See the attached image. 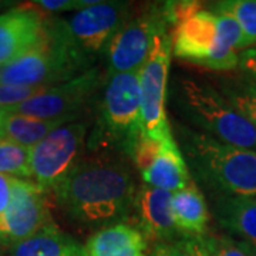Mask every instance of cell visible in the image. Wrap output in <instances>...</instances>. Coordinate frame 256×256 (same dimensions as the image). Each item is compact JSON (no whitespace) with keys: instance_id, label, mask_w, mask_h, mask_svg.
<instances>
[{"instance_id":"cell-1","label":"cell","mask_w":256,"mask_h":256,"mask_svg":"<svg viewBox=\"0 0 256 256\" xmlns=\"http://www.w3.org/2000/svg\"><path fill=\"white\" fill-rule=\"evenodd\" d=\"M137 188L128 160L90 154L82 156L54 195L70 220L97 232L130 220Z\"/></svg>"},{"instance_id":"cell-2","label":"cell","mask_w":256,"mask_h":256,"mask_svg":"<svg viewBox=\"0 0 256 256\" xmlns=\"http://www.w3.org/2000/svg\"><path fill=\"white\" fill-rule=\"evenodd\" d=\"M172 134L192 181L210 196L256 198V151L224 144L180 121Z\"/></svg>"},{"instance_id":"cell-3","label":"cell","mask_w":256,"mask_h":256,"mask_svg":"<svg viewBox=\"0 0 256 256\" xmlns=\"http://www.w3.org/2000/svg\"><path fill=\"white\" fill-rule=\"evenodd\" d=\"M94 111V124L87 136V150L92 154L117 156L131 161L144 134L140 70L108 76Z\"/></svg>"},{"instance_id":"cell-4","label":"cell","mask_w":256,"mask_h":256,"mask_svg":"<svg viewBox=\"0 0 256 256\" xmlns=\"http://www.w3.org/2000/svg\"><path fill=\"white\" fill-rule=\"evenodd\" d=\"M171 100L182 124L224 144L256 151L255 128L208 82L181 77L172 86Z\"/></svg>"},{"instance_id":"cell-5","label":"cell","mask_w":256,"mask_h":256,"mask_svg":"<svg viewBox=\"0 0 256 256\" xmlns=\"http://www.w3.org/2000/svg\"><path fill=\"white\" fill-rule=\"evenodd\" d=\"M134 6L128 2H102L78 10L70 18L48 20V26L86 72L104 58L106 50L124 26Z\"/></svg>"},{"instance_id":"cell-6","label":"cell","mask_w":256,"mask_h":256,"mask_svg":"<svg viewBox=\"0 0 256 256\" xmlns=\"http://www.w3.org/2000/svg\"><path fill=\"white\" fill-rule=\"evenodd\" d=\"M82 73L86 70L47 26L46 37L38 44L0 68V86L50 87Z\"/></svg>"},{"instance_id":"cell-7","label":"cell","mask_w":256,"mask_h":256,"mask_svg":"<svg viewBox=\"0 0 256 256\" xmlns=\"http://www.w3.org/2000/svg\"><path fill=\"white\" fill-rule=\"evenodd\" d=\"M164 30H172V28L165 18L162 3H146L132 10L106 50L107 77L138 72L151 53L156 34Z\"/></svg>"},{"instance_id":"cell-8","label":"cell","mask_w":256,"mask_h":256,"mask_svg":"<svg viewBox=\"0 0 256 256\" xmlns=\"http://www.w3.org/2000/svg\"><path fill=\"white\" fill-rule=\"evenodd\" d=\"M106 80V72L96 66L68 82L47 87L36 97L12 107L9 111L34 118L74 122L82 118L86 111L96 107Z\"/></svg>"},{"instance_id":"cell-9","label":"cell","mask_w":256,"mask_h":256,"mask_svg":"<svg viewBox=\"0 0 256 256\" xmlns=\"http://www.w3.org/2000/svg\"><path fill=\"white\" fill-rule=\"evenodd\" d=\"M88 122L74 121L57 128L30 150L32 180L44 191L54 192L84 156Z\"/></svg>"},{"instance_id":"cell-10","label":"cell","mask_w":256,"mask_h":256,"mask_svg":"<svg viewBox=\"0 0 256 256\" xmlns=\"http://www.w3.org/2000/svg\"><path fill=\"white\" fill-rule=\"evenodd\" d=\"M171 33V30H164L156 34L151 53L140 68L141 126L144 134L156 141H162L172 136L165 110L172 53Z\"/></svg>"},{"instance_id":"cell-11","label":"cell","mask_w":256,"mask_h":256,"mask_svg":"<svg viewBox=\"0 0 256 256\" xmlns=\"http://www.w3.org/2000/svg\"><path fill=\"white\" fill-rule=\"evenodd\" d=\"M50 225L54 222L47 192L33 181L16 178L12 201L0 215V242L13 246Z\"/></svg>"},{"instance_id":"cell-12","label":"cell","mask_w":256,"mask_h":256,"mask_svg":"<svg viewBox=\"0 0 256 256\" xmlns=\"http://www.w3.org/2000/svg\"><path fill=\"white\" fill-rule=\"evenodd\" d=\"M48 16L33 3L0 13V68L28 53L47 34Z\"/></svg>"},{"instance_id":"cell-13","label":"cell","mask_w":256,"mask_h":256,"mask_svg":"<svg viewBox=\"0 0 256 256\" xmlns=\"http://www.w3.org/2000/svg\"><path fill=\"white\" fill-rule=\"evenodd\" d=\"M130 220H134L131 225L136 226L146 240L154 242V245L182 239L172 214V192L146 184L138 185Z\"/></svg>"},{"instance_id":"cell-14","label":"cell","mask_w":256,"mask_h":256,"mask_svg":"<svg viewBox=\"0 0 256 256\" xmlns=\"http://www.w3.org/2000/svg\"><path fill=\"white\" fill-rule=\"evenodd\" d=\"M218 40V20L214 12L204 9L178 23L171 33L172 53L194 66L205 67Z\"/></svg>"},{"instance_id":"cell-15","label":"cell","mask_w":256,"mask_h":256,"mask_svg":"<svg viewBox=\"0 0 256 256\" xmlns=\"http://www.w3.org/2000/svg\"><path fill=\"white\" fill-rule=\"evenodd\" d=\"M214 218L230 238L256 250V198L210 196Z\"/></svg>"},{"instance_id":"cell-16","label":"cell","mask_w":256,"mask_h":256,"mask_svg":"<svg viewBox=\"0 0 256 256\" xmlns=\"http://www.w3.org/2000/svg\"><path fill=\"white\" fill-rule=\"evenodd\" d=\"M142 181L150 186L168 192L180 191L191 182L192 178L181 148L174 134L161 141V150L151 166L144 171Z\"/></svg>"},{"instance_id":"cell-17","label":"cell","mask_w":256,"mask_h":256,"mask_svg":"<svg viewBox=\"0 0 256 256\" xmlns=\"http://www.w3.org/2000/svg\"><path fill=\"white\" fill-rule=\"evenodd\" d=\"M172 214L182 239L200 238L208 234L210 212L208 202L196 184L172 192Z\"/></svg>"},{"instance_id":"cell-18","label":"cell","mask_w":256,"mask_h":256,"mask_svg":"<svg viewBox=\"0 0 256 256\" xmlns=\"http://www.w3.org/2000/svg\"><path fill=\"white\" fill-rule=\"evenodd\" d=\"M86 249L88 256H148V240L126 222L94 232Z\"/></svg>"},{"instance_id":"cell-19","label":"cell","mask_w":256,"mask_h":256,"mask_svg":"<svg viewBox=\"0 0 256 256\" xmlns=\"http://www.w3.org/2000/svg\"><path fill=\"white\" fill-rule=\"evenodd\" d=\"M9 256H88L84 245L56 225L13 245Z\"/></svg>"},{"instance_id":"cell-20","label":"cell","mask_w":256,"mask_h":256,"mask_svg":"<svg viewBox=\"0 0 256 256\" xmlns=\"http://www.w3.org/2000/svg\"><path fill=\"white\" fill-rule=\"evenodd\" d=\"M70 124L67 120H42L9 112L4 122V138L18 146L33 148L57 128Z\"/></svg>"},{"instance_id":"cell-21","label":"cell","mask_w":256,"mask_h":256,"mask_svg":"<svg viewBox=\"0 0 256 256\" xmlns=\"http://www.w3.org/2000/svg\"><path fill=\"white\" fill-rule=\"evenodd\" d=\"M230 106L256 130V82L242 77L220 78L216 87Z\"/></svg>"},{"instance_id":"cell-22","label":"cell","mask_w":256,"mask_h":256,"mask_svg":"<svg viewBox=\"0 0 256 256\" xmlns=\"http://www.w3.org/2000/svg\"><path fill=\"white\" fill-rule=\"evenodd\" d=\"M212 4L236 20L244 34L245 50L256 46V0H225Z\"/></svg>"},{"instance_id":"cell-23","label":"cell","mask_w":256,"mask_h":256,"mask_svg":"<svg viewBox=\"0 0 256 256\" xmlns=\"http://www.w3.org/2000/svg\"><path fill=\"white\" fill-rule=\"evenodd\" d=\"M0 174L18 180L32 178L30 148L18 146L10 140H0Z\"/></svg>"},{"instance_id":"cell-24","label":"cell","mask_w":256,"mask_h":256,"mask_svg":"<svg viewBox=\"0 0 256 256\" xmlns=\"http://www.w3.org/2000/svg\"><path fill=\"white\" fill-rule=\"evenodd\" d=\"M204 246L212 256H256V250L225 235L206 234L200 236Z\"/></svg>"},{"instance_id":"cell-25","label":"cell","mask_w":256,"mask_h":256,"mask_svg":"<svg viewBox=\"0 0 256 256\" xmlns=\"http://www.w3.org/2000/svg\"><path fill=\"white\" fill-rule=\"evenodd\" d=\"M160 150H161V141H156V140L148 137L146 134L141 136L137 146L134 150L132 158H131V162L136 165L140 174H142L151 166V164L154 162V160L158 156Z\"/></svg>"},{"instance_id":"cell-26","label":"cell","mask_w":256,"mask_h":256,"mask_svg":"<svg viewBox=\"0 0 256 256\" xmlns=\"http://www.w3.org/2000/svg\"><path fill=\"white\" fill-rule=\"evenodd\" d=\"M47 87L37 86H0V106L8 108L16 107L18 104L36 97L37 94L44 92Z\"/></svg>"},{"instance_id":"cell-27","label":"cell","mask_w":256,"mask_h":256,"mask_svg":"<svg viewBox=\"0 0 256 256\" xmlns=\"http://www.w3.org/2000/svg\"><path fill=\"white\" fill-rule=\"evenodd\" d=\"M100 3V0H37L33 4L43 13L46 12L48 14L53 13H63V12H78Z\"/></svg>"},{"instance_id":"cell-28","label":"cell","mask_w":256,"mask_h":256,"mask_svg":"<svg viewBox=\"0 0 256 256\" xmlns=\"http://www.w3.org/2000/svg\"><path fill=\"white\" fill-rule=\"evenodd\" d=\"M150 256H194L184 245V240L160 242L152 246Z\"/></svg>"},{"instance_id":"cell-29","label":"cell","mask_w":256,"mask_h":256,"mask_svg":"<svg viewBox=\"0 0 256 256\" xmlns=\"http://www.w3.org/2000/svg\"><path fill=\"white\" fill-rule=\"evenodd\" d=\"M238 67L245 77L256 82V46L239 53Z\"/></svg>"},{"instance_id":"cell-30","label":"cell","mask_w":256,"mask_h":256,"mask_svg":"<svg viewBox=\"0 0 256 256\" xmlns=\"http://www.w3.org/2000/svg\"><path fill=\"white\" fill-rule=\"evenodd\" d=\"M14 180L16 178H13V176L0 174V215L8 210L10 201H12Z\"/></svg>"},{"instance_id":"cell-31","label":"cell","mask_w":256,"mask_h":256,"mask_svg":"<svg viewBox=\"0 0 256 256\" xmlns=\"http://www.w3.org/2000/svg\"><path fill=\"white\" fill-rule=\"evenodd\" d=\"M184 245L191 252L194 256H212L208 252V249L204 246L202 240L200 238H188L182 239Z\"/></svg>"},{"instance_id":"cell-32","label":"cell","mask_w":256,"mask_h":256,"mask_svg":"<svg viewBox=\"0 0 256 256\" xmlns=\"http://www.w3.org/2000/svg\"><path fill=\"white\" fill-rule=\"evenodd\" d=\"M9 108L4 107V106H0V140L4 138V122H6V118L9 116Z\"/></svg>"},{"instance_id":"cell-33","label":"cell","mask_w":256,"mask_h":256,"mask_svg":"<svg viewBox=\"0 0 256 256\" xmlns=\"http://www.w3.org/2000/svg\"><path fill=\"white\" fill-rule=\"evenodd\" d=\"M6 4H10V3H9V2H0V9H3V8H4Z\"/></svg>"}]
</instances>
